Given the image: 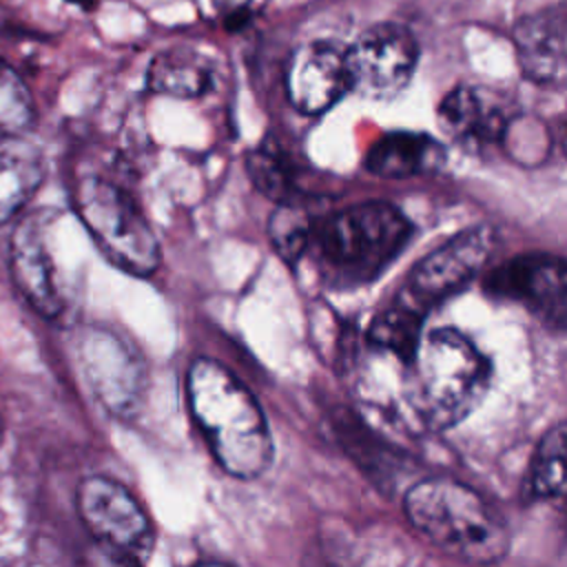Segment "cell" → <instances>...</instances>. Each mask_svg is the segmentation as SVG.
Listing matches in <instances>:
<instances>
[{
  "instance_id": "cell-1",
  "label": "cell",
  "mask_w": 567,
  "mask_h": 567,
  "mask_svg": "<svg viewBox=\"0 0 567 567\" xmlns=\"http://www.w3.org/2000/svg\"><path fill=\"white\" fill-rule=\"evenodd\" d=\"M190 414L215 461L237 478L261 476L272 461V439L252 392L219 361L199 357L186 374Z\"/></svg>"
},
{
  "instance_id": "cell-2",
  "label": "cell",
  "mask_w": 567,
  "mask_h": 567,
  "mask_svg": "<svg viewBox=\"0 0 567 567\" xmlns=\"http://www.w3.org/2000/svg\"><path fill=\"white\" fill-rule=\"evenodd\" d=\"M412 221L388 202H361L312 219L308 248L319 275L337 288L374 281L410 244Z\"/></svg>"
},
{
  "instance_id": "cell-3",
  "label": "cell",
  "mask_w": 567,
  "mask_h": 567,
  "mask_svg": "<svg viewBox=\"0 0 567 567\" xmlns=\"http://www.w3.org/2000/svg\"><path fill=\"white\" fill-rule=\"evenodd\" d=\"M403 507L423 538L465 563L492 565L509 549V529L503 516L458 481H419L408 489Z\"/></svg>"
},
{
  "instance_id": "cell-4",
  "label": "cell",
  "mask_w": 567,
  "mask_h": 567,
  "mask_svg": "<svg viewBox=\"0 0 567 567\" xmlns=\"http://www.w3.org/2000/svg\"><path fill=\"white\" fill-rule=\"evenodd\" d=\"M408 365L412 405L434 430L461 423L481 403L492 377L483 352L454 328L423 334Z\"/></svg>"
},
{
  "instance_id": "cell-5",
  "label": "cell",
  "mask_w": 567,
  "mask_h": 567,
  "mask_svg": "<svg viewBox=\"0 0 567 567\" xmlns=\"http://www.w3.org/2000/svg\"><path fill=\"white\" fill-rule=\"evenodd\" d=\"M73 208L95 246L120 270L133 277H148L159 266L157 237L122 186L86 175L75 184Z\"/></svg>"
},
{
  "instance_id": "cell-6",
  "label": "cell",
  "mask_w": 567,
  "mask_h": 567,
  "mask_svg": "<svg viewBox=\"0 0 567 567\" xmlns=\"http://www.w3.org/2000/svg\"><path fill=\"white\" fill-rule=\"evenodd\" d=\"M75 505L100 547L133 563L146 558L155 532L135 496L109 476H86L78 485Z\"/></svg>"
},
{
  "instance_id": "cell-7",
  "label": "cell",
  "mask_w": 567,
  "mask_h": 567,
  "mask_svg": "<svg viewBox=\"0 0 567 567\" xmlns=\"http://www.w3.org/2000/svg\"><path fill=\"white\" fill-rule=\"evenodd\" d=\"M416 60L419 47L405 27L394 22L372 24L346 49L350 91L363 100H392L412 80Z\"/></svg>"
},
{
  "instance_id": "cell-8",
  "label": "cell",
  "mask_w": 567,
  "mask_h": 567,
  "mask_svg": "<svg viewBox=\"0 0 567 567\" xmlns=\"http://www.w3.org/2000/svg\"><path fill=\"white\" fill-rule=\"evenodd\" d=\"M494 246L496 233L485 224L454 235L410 270L399 299L427 315L432 306L458 292L481 272Z\"/></svg>"
},
{
  "instance_id": "cell-9",
  "label": "cell",
  "mask_w": 567,
  "mask_h": 567,
  "mask_svg": "<svg viewBox=\"0 0 567 567\" xmlns=\"http://www.w3.org/2000/svg\"><path fill=\"white\" fill-rule=\"evenodd\" d=\"M565 261L549 252H523L496 268L483 279V290L503 301H514L534 312L549 328L560 330L567 317Z\"/></svg>"
},
{
  "instance_id": "cell-10",
  "label": "cell",
  "mask_w": 567,
  "mask_h": 567,
  "mask_svg": "<svg viewBox=\"0 0 567 567\" xmlns=\"http://www.w3.org/2000/svg\"><path fill=\"white\" fill-rule=\"evenodd\" d=\"M51 217L47 210L22 215L9 235V277L29 306L44 319H55L64 310L60 272L49 241Z\"/></svg>"
},
{
  "instance_id": "cell-11",
  "label": "cell",
  "mask_w": 567,
  "mask_h": 567,
  "mask_svg": "<svg viewBox=\"0 0 567 567\" xmlns=\"http://www.w3.org/2000/svg\"><path fill=\"white\" fill-rule=\"evenodd\" d=\"M348 91L346 49L332 42H308L292 53L286 69V93L297 111L319 115Z\"/></svg>"
},
{
  "instance_id": "cell-12",
  "label": "cell",
  "mask_w": 567,
  "mask_h": 567,
  "mask_svg": "<svg viewBox=\"0 0 567 567\" xmlns=\"http://www.w3.org/2000/svg\"><path fill=\"white\" fill-rule=\"evenodd\" d=\"M514 44L523 73L538 84H558L565 78V16L560 7H547L520 18L514 27Z\"/></svg>"
},
{
  "instance_id": "cell-13",
  "label": "cell",
  "mask_w": 567,
  "mask_h": 567,
  "mask_svg": "<svg viewBox=\"0 0 567 567\" xmlns=\"http://www.w3.org/2000/svg\"><path fill=\"white\" fill-rule=\"evenodd\" d=\"M439 122L458 144L487 146L503 137L507 115L494 93L481 86H456L443 97Z\"/></svg>"
},
{
  "instance_id": "cell-14",
  "label": "cell",
  "mask_w": 567,
  "mask_h": 567,
  "mask_svg": "<svg viewBox=\"0 0 567 567\" xmlns=\"http://www.w3.org/2000/svg\"><path fill=\"white\" fill-rule=\"evenodd\" d=\"M445 162V148L427 133L392 131L365 153V168L383 179H408L432 173Z\"/></svg>"
},
{
  "instance_id": "cell-15",
  "label": "cell",
  "mask_w": 567,
  "mask_h": 567,
  "mask_svg": "<svg viewBox=\"0 0 567 567\" xmlns=\"http://www.w3.org/2000/svg\"><path fill=\"white\" fill-rule=\"evenodd\" d=\"M47 175L44 155L27 135H0V224L13 219Z\"/></svg>"
},
{
  "instance_id": "cell-16",
  "label": "cell",
  "mask_w": 567,
  "mask_h": 567,
  "mask_svg": "<svg viewBox=\"0 0 567 567\" xmlns=\"http://www.w3.org/2000/svg\"><path fill=\"white\" fill-rule=\"evenodd\" d=\"M82 361L91 385L104 403L128 405L137 374L135 370L131 372V361L120 341L106 332H89L82 341Z\"/></svg>"
},
{
  "instance_id": "cell-17",
  "label": "cell",
  "mask_w": 567,
  "mask_h": 567,
  "mask_svg": "<svg viewBox=\"0 0 567 567\" xmlns=\"http://www.w3.org/2000/svg\"><path fill=\"white\" fill-rule=\"evenodd\" d=\"M213 62L190 47H171L148 66V86L173 97H197L213 89Z\"/></svg>"
},
{
  "instance_id": "cell-18",
  "label": "cell",
  "mask_w": 567,
  "mask_h": 567,
  "mask_svg": "<svg viewBox=\"0 0 567 567\" xmlns=\"http://www.w3.org/2000/svg\"><path fill=\"white\" fill-rule=\"evenodd\" d=\"M423 317L425 315L421 310L396 297L392 306L374 317L368 330V339L372 346L388 350L410 363L423 337Z\"/></svg>"
},
{
  "instance_id": "cell-19",
  "label": "cell",
  "mask_w": 567,
  "mask_h": 567,
  "mask_svg": "<svg viewBox=\"0 0 567 567\" xmlns=\"http://www.w3.org/2000/svg\"><path fill=\"white\" fill-rule=\"evenodd\" d=\"M248 175L252 184L279 204H295L299 195L297 188V164L290 155L275 144V140H264L246 159Z\"/></svg>"
},
{
  "instance_id": "cell-20",
  "label": "cell",
  "mask_w": 567,
  "mask_h": 567,
  "mask_svg": "<svg viewBox=\"0 0 567 567\" xmlns=\"http://www.w3.org/2000/svg\"><path fill=\"white\" fill-rule=\"evenodd\" d=\"M563 458H565V425L558 423L551 427L536 447L529 474L525 481V494L532 501L560 496L565 489L563 478Z\"/></svg>"
},
{
  "instance_id": "cell-21",
  "label": "cell",
  "mask_w": 567,
  "mask_h": 567,
  "mask_svg": "<svg viewBox=\"0 0 567 567\" xmlns=\"http://www.w3.org/2000/svg\"><path fill=\"white\" fill-rule=\"evenodd\" d=\"M33 124V95L18 71L0 58V135H24Z\"/></svg>"
},
{
  "instance_id": "cell-22",
  "label": "cell",
  "mask_w": 567,
  "mask_h": 567,
  "mask_svg": "<svg viewBox=\"0 0 567 567\" xmlns=\"http://www.w3.org/2000/svg\"><path fill=\"white\" fill-rule=\"evenodd\" d=\"M312 217L299 204H279L268 224L272 246L286 261H297L308 248Z\"/></svg>"
},
{
  "instance_id": "cell-23",
  "label": "cell",
  "mask_w": 567,
  "mask_h": 567,
  "mask_svg": "<svg viewBox=\"0 0 567 567\" xmlns=\"http://www.w3.org/2000/svg\"><path fill=\"white\" fill-rule=\"evenodd\" d=\"M133 560L124 558V556H117L104 547H97L93 560H91V567H131Z\"/></svg>"
},
{
  "instance_id": "cell-24",
  "label": "cell",
  "mask_w": 567,
  "mask_h": 567,
  "mask_svg": "<svg viewBox=\"0 0 567 567\" xmlns=\"http://www.w3.org/2000/svg\"><path fill=\"white\" fill-rule=\"evenodd\" d=\"M195 567H226V565H219V563H199Z\"/></svg>"
},
{
  "instance_id": "cell-25",
  "label": "cell",
  "mask_w": 567,
  "mask_h": 567,
  "mask_svg": "<svg viewBox=\"0 0 567 567\" xmlns=\"http://www.w3.org/2000/svg\"><path fill=\"white\" fill-rule=\"evenodd\" d=\"M2 436H4V427H2V419H0V445H2Z\"/></svg>"
},
{
  "instance_id": "cell-26",
  "label": "cell",
  "mask_w": 567,
  "mask_h": 567,
  "mask_svg": "<svg viewBox=\"0 0 567 567\" xmlns=\"http://www.w3.org/2000/svg\"><path fill=\"white\" fill-rule=\"evenodd\" d=\"M71 2H80V4H84V7H89V4H86V0H71Z\"/></svg>"
}]
</instances>
